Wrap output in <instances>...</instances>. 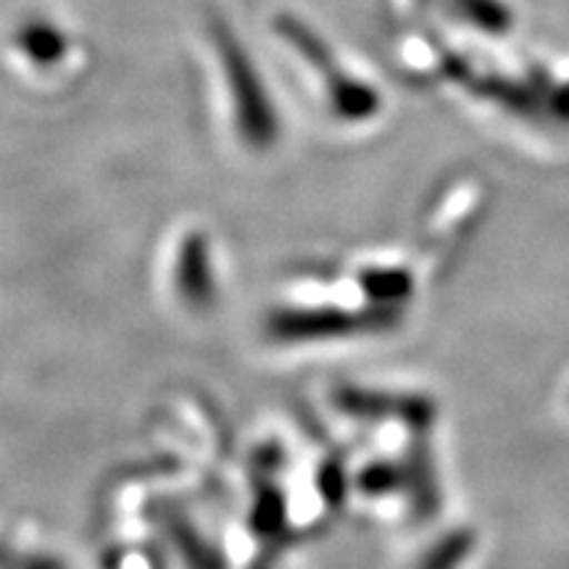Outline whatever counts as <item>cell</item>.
I'll use <instances>...</instances> for the list:
<instances>
[{
  "mask_svg": "<svg viewBox=\"0 0 569 569\" xmlns=\"http://www.w3.org/2000/svg\"><path fill=\"white\" fill-rule=\"evenodd\" d=\"M209 48L217 59L219 92L224 98L230 130L248 151H267L277 140L280 122L259 71L234 32L227 30L219 19H209Z\"/></svg>",
  "mask_w": 569,
  "mask_h": 569,
  "instance_id": "obj_1",
  "label": "cell"
},
{
  "mask_svg": "<svg viewBox=\"0 0 569 569\" xmlns=\"http://www.w3.org/2000/svg\"><path fill=\"white\" fill-rule=\"evenodd\" d=\"M69 34L51 19H24L11 34L13 51L27 67L46 71L61 67V59L69 56Z\"/></svg>",
  "mask_w": 569,
  "mask_h": 569,
  "instance_id": "obj_2",
  "label": "cell"
}]
</instances>
